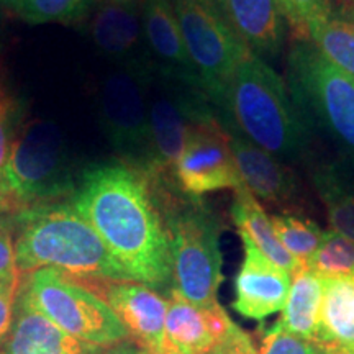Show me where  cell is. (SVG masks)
I'll return each mask as SVG.
<instances>
[{"label": "cell", "instance_id": "26", "mask_svg": "<svg viewBox=\"0 0 354 354\" xmlns=\"http://www.w3.org/2000/svg\"><path fill=\"white\" fill-rule=\"evenodd\" d=\"M305 268L322 279L354 277V241L333 230L325 232L320 248Z\"/></svg>", "mask_w": 354, "mask_h": 354}, {"label": "cell", "instance_id": "6", "mask_svg": "<svg viewBox=\"0 0 354 354\" xmlns=\"http://www.w3.org/2000/svg\"><path fill=\"white\" fill-rule=\"evenodd\" d=\"M7 179L20 210L74 196L79 180L63 133L55 123L33 120L20 127L8 158Z\"/></svg>", "mask_w": 354, "mask_h": 354}, {"label": "cell", "instance_id": "9", "mask_svg": "<svg viewBox=\"0 0 354 354\" xmlns=\"http://www.w3.org/2000/svg\"><path fill=\"white\" fill-rule=\"evenodd\" d=\"M156 71L117 68L99 87V117L118 159L145 172L151 153L149 86Z\"/></svg>", "mask_w": 354, "mask_h": 354}, {"label": "cell", "instance_id": "32", "mask_svg": "<svg viewBox=\"0 0 354 354\" xmlns=\"http://www.w3.org/2000/svg\"><path fill=\"white\" fill-rule=\"evenodd\" d=\"M19 274L15 264V238L12 215H0V277Z\"/></svg>", "mask_w": 354, "mask_h": 354}, {"label": "cell", "instance_id": "1", "mask_svg": "<svg viewBox=\"0 0 354 354\" xmlns=\"http://www.w3.org/2000/svg\"><path fill=\"white\" fill-rule=\"evenodd\" d=\"M130 281L171 287L169 238L151 185L120 159L82 171L69 198Z\"/></svg>", "mask_w": 354, "mask_h": 354}, {"label": "cell", "instance_id": "27", "mask_svg": "<svg viewBox=\"0 0 354 354\" xmlns=\"http://www.w3.org/2000/svg\"><path fill=\"white\" fill-rule=\"evenodd\" d=\"M92 0H20L15 10L30 25L69 24L87 15Z\"/></svg>", "mask_w": 354, "mask_h": 354}, {"label": "cell", "instance_id": "23", "mask_svg": "<svg viewBox=\"0 0 354 354\" xmlns=\"http://www.w3.org/2000/svg\"><path fill=\"white\" fill-rule=\"evenodd\" d=\"M307 37L326 59L354 76V17L328 6L308 21Z\"/></svg>", "mask_w": 354, "mask_h": 354}, {"label": "cell", "instance_id": "15", "mask_svg": "<svg viewBox=\"0 0 354 354\" xmlns=\"http://www.w3.org/2000/svg\"><path fill=\"white\" fill-rule=\"evenodd\" d=\"M141 20L146 46L158 76L202 91L171 0H143Z\"/></svg>", "mask_w": 354, "mask_h": 354}, {"label": "cell", "instance_id": "29", "mask_svg": "<svg viewBox=\"0 0 354 354\" xmlns=\"http://www.w3.org/2000/svg\"><path fill=\"white\" fill-rule=\"evenodd\" d=\"M259 354H336L317 339L287 333L274 326L259 338Z\"/></svg>", "mask_w": 354, "mask_h": 354}, {"label": "cell", "instance_id": "19", "mask_svg": "<svg viewBox=\"0 0 354 354\" xmlns=\"http://www.w3.org/2000/svg\"><path fill=\"white\" fill-rule=\"evenodd\" d=\"M228 21L245 46L266 63L281 55L286 17L279 0H227Z\"/></svg>", "mask_w": 354, "mask_h": 354}, {"label": "cell", "instance_id": "7", "mask_svg": "<svg viewBox=\"0 0 354 354\" xmlns=\"http://www.w3.org/2000/svg\"><path fill=\"white\" fill-rule=\"evenodd\" d=\"M30 302L74 338L95 346H113L130 339L113 310L76 277L55 268L21 274Z\"/></svg>", "mask_w": 354, "mask_h": 354}, {"label": "cell", "instance_id": "34", "mask_svg": "<svg viewBox=\"0 0 354 354\" xmlns=\"http://www.w3.org/2000/svg\"><path fill=\"white\" fill-rule=\"evenodd\" d=\"M94 354H148L140 344H136L133 339H125V342L113 344V346L99 348Z\"/></svg>", "mask_w": 354, "mask_h": 354}, {"label": "cell", "instance_id": "30", "mask_svg": "<svg viewBox=\"0 0 354 354\" xmlns=\"http://www.w3.org/2000/svg\"><path fill=\"white\" fill-rule=\"evenodd\" d=\"M290 32L299 41H308L307 24L330 6L328 0H279Z\"/></svg>", "mask_w": 354, "mask_h": 354}, {"label": "cell", "instance_id": "14", "mask_svg": "<svg viewBox=\"0 0 354 354\" xmlns=\"http://www.w3.org/2000/svg\"><path fill=\"white\" fill-rule=\"evenodd\" d=\"M228 133L230 148L245 187L268 205L292 212L299 210L300 187L294 169L246 136L236 131Z\"/></svg>", "mask_w": 354, "mask_h": 354}, {"label": "cell", "instance_id": "16", "mask_svg": "<svg viewBox=\"0 0 354 354\" xmlns=\"http://www.w3.org/2000/svg\"><path fill=\"white\" fill-rule=\"evenodd\" d=\"M92 41L118 68L154 71L145 41L143 20L135 3L107 0L97 8L88 25Z\"/></svg>", "mask_w": 354, "mask_h": 354}, {"label": "cell", "instance_id": "39", "mask_svg": "<svg viewBox=\"0 0 354 354\" xmlns=\"http://www.w3.org/2000/svg\"><path fill=\"white\" fill-rule=\"evenodd\" d=\"M353 354H354V353H353Z\"/></svg>", "mask_w": 354, "mask_h": 354}, {"label": "cell", "instance_id": "10", "mask_svg": "<svg viewBox=\"0 0 354 354\" xmlns=\"http://www.w3.org/2000/svg\"><path fill=\"white\" fill-rule=\"evenodd\" d=\"M209 115L218 113L202 91L154 74L149 86L151 153L148 169L141 172L149 184L156 187L176 185L174 167L184 149L189 127Z\"/></svg>", "mask_w": 354, "mask_h": 354}, {"label": "cell", "instance_id": "35", "mask_svg": "<svg viewBox=\"0 0 354 354\" xmlns=\"http://www.w3.org/2000/svg\"><path fill=\"white\" fill-rule=\"evenodd\" d=\"M17 105H19V102L13 99L12 88L8 87L6 76H3L2 71H0V113H3V112H7V110L17 107Z\"/></svg>", "mask_w": 354, "mask_h": 354}, {"label": "cell", "instance_id": "17", "mask_svg": "<svg viewBox=\"0 0 354 354\" xmlns=\"http://www.w3.org/2000/svg\"><path fill=\"white\" fill-rule=\"evenodd\" d=\"M233 328L234 323L220 304L201 307L171 294L166 313V354H210Z\"/></svg>", "mask_w": 354, "mask_h": 354}, {"label": "cell", "instance_id": "12", "mask_svg": "<svg viewBox=\"0 0 354 354\" xmlns=\"http://www.w3.org/2000/svg\"><path fill=\"white\" fill-rule=\"evenodd\" d=\"M79 282L109 304L130 339L146 353L166 354V313L169 302L156 289L135 281Z\"/></svg>", "mask_w": 354, "mask_h": 354}, {"label": "cell", "instance_id": "4", "mask_svg": "<svg viewBox=\"0 0 354 354\" xmlns=\"http://www.w3.org/2000/svg\"><path fill=\"white\" fill-rule=\"evenodd\" d=\"M151 190L169 238L171 294L201 307L216 305L223 281L220 220L202 198L177 187Z\"/></svg>", "mask_w": 354, "mask_h": 354}, {"label": "cell", "instance_id": "3", "mask_svg": "<svg viewBox=\"0 0 354 354\" xmlns=\"http://www.w3.org/2000/svg\"><path fill=\"white\" fill-rule=\"evenodd\" d=\"M220 123L281 161H299L308 153L312 131L292 102L287 84L251 51L238 66Z\"/></svg>", "mask_w": 354, "mask_h": 354}, {"label": "cell", "instance_id": "33", "mask_svg": "<svg viewBox=\"0 0 354 354\" xmlns=\"http://www.w3.org/2000/svg\"><path fill=\"white\" fill-rule=\"evenodd\" d=\"M210 354H259L254 348L253 339L250 335L234 325L232 333L227 336L223 343L218 348L214 349Z\"/></svg>", "mask_w": 354, "mask_h": 354}, {"label": "cell", "instance_id": "25", "mask_svg": "<svg viewBox=\"0 0 354 354\" xmlns=\"http://www.w3.org/2000/svg\"><path fill=\"white\" fill-rule=\"evenodd\" d=\"M276 236L282 246L294 256V259L305 268L312 256L322 245L325 232L318 227L315 221L305 216H299L289 212H282L269 216Z\"/></svg>", "mask_w": 354, "mask_h": 354}, {"label": "cell", "instance_id": "31", "mask_svg": "<svg viewBox=\"0 0 354 354\" xmlns=\"http://www.w3.org/2000/svg\"><path fill=\"white\" fill-rule=\"evenodd\" d=\"M21 284V274L0 277V346L10 330L13 307H15L17 295H19Z\"/></svg>", "mask_w": 354, "mask_h": 354}, {"label": "cell", "instance_id": "37", "mask_svg": "<svg viewBox=\"0 0 354 354\" xmlns=\"http://www.w3.org/2000/svg\"><path fill=\"white\" fill-rule=\"evenodd\" d=\"M110 2H117V3H135V6H138V3L143 2V0H110Z\"/></svg>", "mask_w": 354, "mask_h": 354}, {"label": "cell", "instance_id": "8", "mask_svg": "<svg viewBox=\"0 0 354 354\" xmlns=\"http://www.w3.org/2000/svg\"><path fill=\"white\" fill-rule=\"evenodd\" d=\"M171 2L203 94L215 107L220 120L227 109L230 87L238 66L250 50L234 33L232 25L203 0Z\"/></svg>", "mask_w": 354, "mask_h": 354}, {"label": "cell", "instance_id": "38", "mask_svg": "<svg viewBox=\"0 0 354 354\" xmlns=\"http://www.w3.org/2000/svg\"><path fill=\"white\" fill-rule=\"evenodd\" d=\"M0 2L6 3V6H10V7L15 8V7H17V3H19L20 0H0Z\"/></svg>", "mask_w": 354, "mask_h": 354}, {"label": "cell", "instance_id": "13", "mask_svg": "<svg viewBox=\"0 0 354 354\" xmlns=\"http://www.w3.org/2000/svg\"><path fill=\"white\" fill-rule=\"evenodd\" d=\"M240 236L245 256L234 279L233 308L250 320H264L284 308L292 274L266 258L246 234Z\"/></svg>", "mask_w": 354, "mask_h": 354}, {"label": "cell", "instance_id": "11", "mask_svg": "<svg viewBox=\"0 0 354 354\" xmlns=\"http://www.w3.org/2000/svg\"><path fill=\"white\" fill-rule=\"evenodd\" d=\"M174 180L180 192L196 198L245 185L230 148V133L220 123L218 115L198 118L189 127L174 167Z\"/></svg>", "mask_w": 354, "mask_h": 354}, {"label": "cell", "instance_id": "28", "mask_svg": "<svg viewBox=\"0 0 354 354\" xmlns=\"http://www.w3.org/2000/svg\"><path fill=\"white\" fill-rule=\"evenodd\" d=\"M21 117H24V110L20 105L0 113V215H13L20 212L7 179V165L17 133L24 125Z\"/></svg>", "mask_w": 354, "mask_h": 354}, {"label": "cell", "instance_id": "18", "mask_svg": "<svg viewBox=\"0 0 354 354\" xmlns=\"http://www.w3.org/2000/svg\"><path fill=\"white\" fill-rule=\"evenodd\" d=\"M99 348L74 338L44 317L20 284L10 330L0 354H94Z\"/></svg>", "mask_w": 354, "mask_h": 354}, {"label": "cell", "instance_id": "21", "mask_svg": "<svg viewBox=\"0 0 354 354\" xmlns=\"http://www.w3.org/2000/svg\"><path fill=\"white\" fill-rule=\"evenodd\" d=\"M230 215H232L233 223L236 225L238 233L246 234L269 261L289 274H294L302 268L279 241L263 205L245 185L234 190Z\"/></svg>", "mask_w": 354, "mask_h": 354}, {"label": "cell", "instance_id": "5", "mask_svg": "<svg viewBox=\"0 0 354 354\" xmlns=\"http://www.w3.org/2000/svg\"><path fill=\"white\" fill-rule=\"evenodd\" d=\"M287 87L308 130L326 133L354 158V76L310 41H297L287 57Z\"/></svg>", "mask_w": 354, "mask_h": 354}, {"label": "cell", "instance_id": "2", "mask_svg": "<svg viewBox=\"0 0 354 354\" xmlns=\"http://www.w3.org/2000/svg\"><path fill=\"white\" fill-rule=\"evenodd\" d=\"M12 227L20 274L55 268L79 281H130L71 201L17 212Z\"/></svg>", "mask_w": 354, "mask_h": 354}, {"label": "cell", "instance_id": "22", "mask_svg": "<svg viewBox=\"0 0 354 354\" xmlns=\"http://www.w3.org/2000/svg\"><path fill=\"white\" fill-rule=\"evenodd\" d=\"M323 300V279L307 268L292 274L289 297L274 326L287 333L317 339Z\"/></svg>", "mask_w": 354, "mask_h": 354}, {"label": "cell", "instance_id": "24", "mask_svg": "<svg viewBox=\"0 0 354 354\" xmlns=\"http://www.w3.org/2000/svg\"><path fill=\"white\" fill-rule=\"evenodd\" d=\"M313 183L326 207L331 230L354 241V192L335 169L318 171Z\"/></svg>", "mask_w": 354, "mask_h": 354}, {"label": "cell", "instance_id": "20", "mask_svg": "<svg viewBox=\"0 0 354 354\" xmlns=\"http://www.w3.org/2000/svg\"><path fill=\"white\" fill-rule=\"evenodd\" d=\"M317 342L336 354L354 353V277L323 279Z\"/></svg>", "mask_w": 354, "mask_h": 354}, {"label": "cell", "instance_id": "36", "mask_svg": "<svg viewBox=\"0 0 354 354\" xmlns=\"http://www.w3.org/2000/svg\"><path fill=\"white\" fill-rule=\"evenodd\" d=\"M212 10H215L225 21H228V10H227V0H203ZM230 24V21H228Z\"/></svg>", "mask_w": 354, "mask_h": 354}]
</instances>
